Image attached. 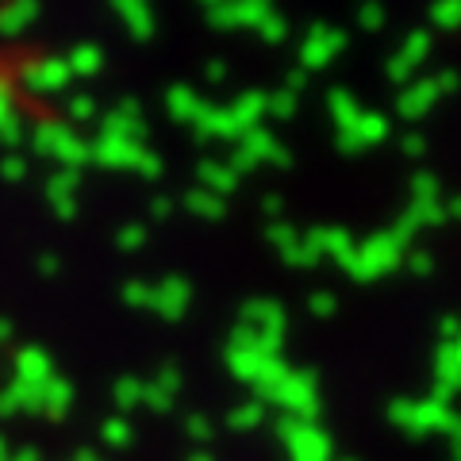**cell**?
Segmentation results:
<instances>
[{
  "label": "cell",
  "instance_id": "cell-1",
  "mask_svg": "<svg viewBox=\"0 0 461 461\" xmlns=\"http://www.w3.org/2000/svg\"><path fill=\"white\" fill-rule=\"evenodd\" d=\"M266 362H269V354H262L258 335H254L250 327H239L235 335H230V342H227V369L235 373L239 381H250L254 384Z\"/></svg>",
  "mask_w": 461,
  "mask_h": 461
},
{
  "label": "cell",
  "instance_id": "cell-2",
  "mask_svg": "<svg viewBox=\"0 0 461 461\" xmlns=\"http://www.w3.org/2000/svg\"><path fill=\"white\" fill-rule=\"evenodd\" d=\"M20 77H23V85H27L32 93H42V96H47V93H62L74 74H69V62H66V58L42 54V58H35V62H27V66H23V74H20Z\"/></svg>",
  "mask_w": 461,
  "mask_h": 461
},
{
  "label": "cell",
  "instance_id": "cell-3",
  "mask_svg": "<svg viewBox=\"0 0 461 461\" xmlns=\"http://www.w3.org/2000/svg\"><path fill=\"white\" fill-rule=\"evenodd\" d=\"M204 16H208L212 27H220V32H242V27H262V20L269 16V8L239 0V5H208Z\"/></svg>",
  "mask_w": 461,
  "mask_h": 461
},
{
  "label": "cell",
  "instance_id": "cell-4",
  "mask_svg": "<svg viewBox=\"0 0 461 461\" xmlns=\"http://www.w3.org/2000/svg\"><path fill=\"white\" fill-rule=\"evenodd\" d=\"M100 135H112V139H127V142H142L147 135V120H142V112L135 100H123L115 112H108L104 120H100Z\"/></svg>",
  "mask_w": 461,
  "mask_h": 461
},
{
  "label": "cell",
  "instance_id": "cell-5",
  "mask_svg": "<svg viewBox=\"0 0 461 461\" xmlns=\"http://www.w3.org/2000/svg\"><path fill=\"white\" fill-rule=\"evenodd\" d=\"M50 377H54V362H50V354L42 350V346H20V350H16V381L42 388Z\"/></svg>",
  "mask_w": 461,
  "mask_h": 461
},
{
  "label": "cell",
  "instance_id": "cell-6",
  "mask_svg": "<svg viewBox=\"0 0 461 461\" xmlns=\"http://www.w3.org/2000/svg\"><path fill=\"white\" fill-rule=\"evenodd\" d=\"M189 300H193V288L185 277H166L158 285V300H154V312L166 315V320H181L189 312Z\"/></svg>",
  "mask_w": 461,
  "mask_h": 461
},
{
  "label": "cell",
  "instance_id": "cell-7",
  "mask_svg": "<svg viewBox=\"0 0 461 461\" xmlns=\"http://www.w3.org/2000/svg\"><path fill=\"white\" fill-rule=\"evenodd\" d=\"M47 200L54 204V212L62 215V220H74V212H77V173L74 169H62L58 177H50Z\"/></svg>",
  "mask_w": 461,
  "mask_h": 461
},
{
  "label": "cell",
  "instance_id": "cell-8",
  "mask_svg": "<svg viewBox=\"0 0 461 461\" xmlns=\"http://www.w3.org/2000/svg\"><path fill=\"white\" fill-rule=\"evenodd\" d=\"M16 411H42V388L23 381L0 388V415H16Z\"/></svg>",
  "mask_w": 461,
  "mask_h": 461
},
{
  "label": "cell",
  "instance_id": "cell-9",
  "mask_svg": "<svg viewBox=\"0 0 461 461\" xmlns=\"http://www.w3.org/2000/svg\"><path fill=\"white\" fill-rule=\"evenodd\" d=\"M115 16L127 23V32L135 39H150L154 35V8H147L142 0H115Z\"/></svg>",
  "mask_w": 461,
  "mask_h": 461
},
{
  "label": "cell",
  "instance_id": "cell-10",
  "mask_svg": "<svg viewBox=\"0 0 461 461\" xmlns=\"http://www.w3.org/2000/svg\"><path fill=\"white\" fill-rule=\"evenodd\" d=\"M200 108H204V96H200L196 89H185V85H173L169 96H166V112L173 115V123H196Z\"/></svg>",
  "mask_w": 461,
  "mask_h": 461
},
{
  "label": "cell",
  "instance_id": "cell-11",
  "mask_svg": "<svg viewBox=\"0 0 461 461\" xmlns=\"http://www.w3.org/2000/svg\"><path fill=\"white\" fill-rule=\"evenodd\" d=\"M200 189H208L215 196H227V193H235V185H239V173L230 169V162H200Z\"/></svg>",
  "mask_w": 461,
  "mask_h": 461
},
{
  "label": "cell",
  "instance_id": "cell-12",
  "mask_svg": "<svg viewBox=\"0 0 461 461\" xmlns=\"http://www.w3.org/2000/svg\"><path fill=\"white\" fill-rule=\"evenodd\" d=\"M35 16H39V5H32V0H16V5H5V8H0V35H5V39L23 35L27 27L35 23Z\"/></svg>",
  "mask_w": 461,
  "mask_h": 461
},
{
  "label": "cell",
  "instance_id": "cell-13",
  "mask_svg": "<svg viewBox=\"0 0 461 461\" xmlns=\"http://www.w3.org/2000/svg\"><path fill=\"white\" fill-rule=\"evenodd\" d=\"M74 408V384L62 381V377H50L42 384V415H50V420H62Z\"/></svg>",
  "mask_w": 461,
  "mask_h": 461
},
{
  "label": "cell",
  "instance_id": "cell-14",
  "mask_svg": "<svg viewBox=\"0 0 461 461\" xmlns=\"http://www.w3.org/2000/svg\"><path fill=\"white\" fill-rule=\"evenodd\" d=\"M227 112H230V120H235L239 135H247V131L258 127V115L266 112V96L262 93H242L235 104H227Z\"/></svg>",
  "mask_w": 461,
  "mask_h": 461
},
{
  "label": "cell",
  "instance_id": "cell-15",
  "mask_svg": "<svg viewBox=\"0 0 461 461\" xmlns=\"http://www.w3.org/2000/svg\"><path fill=\"white\" fill-rule=\"evenodd\" d=\"M66 62H69V74L74 77H93V74H100V66H104V50L93 47V42H77V47L66 54Z\"/></svg>",
  "mask_w": 461,
  "mask_h": 461
},
{
  "label": "cell",
  "instance_id": "cell-16",
  "mask_svg": "<svg viewBox=\"0 0 461 461\" xmlns=\"http://www.w3.org/2000/svg\"><path fill=\"white\" fill-rule=\"evenodd\" d=\"M74 131L69 123H58V120H47V123H39L35 127V135H32V147H35V154H47V158H54V150L62 147V139Z\"/></svg>",
  "mask_w": 461,
  "mask_h": 461
},
{
  "label": "cell",
  "instance_id": "cell-17",
  "mask_svg": "<svg viewBox=\"0 0 461 461\" xmlns=\"http://www.w3.org/2000/svg\"><path fill=\"white\" fill-rule=\"evenodd\" d=\"M185 208H189L193 215H200V220H220L223 215V196H215V193H208V189H196L185 196Z\"/></svg>",
  "mask_w": 461,
  "mask_h": 461
},
{
  "label": "cell",
  "instance_id": "cell-18",
  "mask_svg": "<svg viewBox=\"0 0 461 461\" xmlns=\"http://www.w3.org/2000/svg\"><path fill=\"white\" fill-rule=\"evenodd\" d=\"M112 396H115V408H120V411H131V408H139V403H142V396H147V381L123 377V381H115Z\"/></svg>",
  "mask_w": 461,
  "mask_h": 461
},
{
  "label": "cell",
  "instance_id": "cell-19",
  "mask_svg": "<svg viewBox=\"0 0 461 461\" xmlns=\"http://www.w3.org/2000/svg\"><path fill=\"white\" fill-rule=\"evenodd\" d=\"M281 384H285V366L269 357V362L262 366V373H258L254 388H258V396H266V400H269V396H277V393H281Z\"/></svg>",
  "mask_w": 461,
  "mask_h": 461
},
{
  "label": "cell",
  "instance_id": "cell-20",
  "mask_svg": "<svg viewBox=\"0 0 461 461\" xmlns=\"http://www.w3.org/2000/svg\"><path fill=\"white\" fill-rule=\"evenodd\" d=\"M123 300H127L131 308H150V312H154L158 285H154V281H127V285H123Z\"/></svg>",
  "mask_w": 461,
  "mask_h": 461
},
{
  "label": "cell",
  "instance_id": "cell-21",
  "mask_svg": "<svg viewBox=\"0 0 461 461\" xmlns=\"http://www.w3.org/2000/svg\"><path fill=\"white\" fill-rule=\"evenodd\" d=\"M258 420H262V400H250V403H239L235 411L227 415V423H230V430H247V427H254Z\"/></svg>",
  "mask_w": 461,
  "mask_h": 461
},
{
  "label": "cell",
  "instance_id": "cell-22",
  "mask_svg": "<svg viewBox=\"0 0 461 461\" xmlns=\"http://www.w3.org/2000/svg\"><path fill=\"white\" fill-rule=\"evenodd\" d=\"M69 120H74V123H93L96 120V100H93V93L69 96Z\"/></svg>",
  "mask_w": 461,
  "mask_h": 461
},
{
  "label": "cell",
  "instance_id": "cell-23",
  "mask_svg": "<svg viewBox=\"0 0 461 461\" xmlns=\"http://www.w3.org/2000/svg\"><path fill=\"white\" fill-rule=\"evenodd\" d=\"M104 442H108V446H127V442H131V423L120 420V415H115V420H108V423H104Z\"/></svg>",
  "mask_w": 461,
  "mask_h": 461
},
{
  "label": "cell",
  "instance_id": "cell-24",
  "mask_svg": "<svg viewBox=\"0 0 461 461\" xmlns=\"http://www.w3.org/2000/svg\"><path fill=\"white\" fill-rule=\"evenodd\" d=\"M23 173H27V158L23 154H5V158H0V177L23 181Z\"/></svg>",
  "mask_w": 461,
  "mask_h": 461
},
{
  "label": "cell",
  "instance_id": "cell-25",
  "mask_svg": "<svg viewBox=\"0 0 461 461\" xmlns=\"http://www.w3.org/2000/svg\"><path fill=\"white\" fill-rule=\"evenodd\" d=\"M115 242H120L123 250H139L142 242H147V227H139V223H131V227H123L120 235H115Z\"/></svg>",
  "mask_w": 461,
  "mask_h": 461
},
{
  "label": "cell",
  "instance_id": "cell-26",
  "mask_svg": "<svg viewBox=\"0 0 461 461\" xmlns=\"http://www.w3.org/2000/svg\"><path fill=\"white\" fill-rule=\"evenodd\" d=\"M142 403H147V408H158V411H169V408H173V396L162 393V388L150 381V384H147V396H142Z\"/></svg>",
  "mask_w": 461,
  "mask_h": 461
},
{
  "label": "cell",
  "instance_id": "cell-27",
  "mask_svg": "<svg viewBox=\"0 0 461 461\" xmlns=\"http://www.w3.org/2000/svg\"><path fill=\"white\" fill-rule=\"evenodd\" d=\"M154 384L162 388V393L177 396V388H181V377H177V369H173V366H166V369H162V373H158V377H154Z\"/></svg>",
  "mask_w": 461,
  "mask_h": 461
},
{
  "label": "cell",
  "instance_id": "cell-28",
  "mask_svg": "<svg viewBox=\"0 0 461 461\" xmlns=\"http://www.w3.org/2000/svg\"><path fill=\"white\" fill-rule=\"evenodd\" d=\"M185 427H189V438H196V442H204V438L215 435L212 423L204 420V415H189V423H185Z\"/></svg>",
  "mask_w": 461,
  "mask_h": 461
},
{
  "label": "cell",
  "instance_id": "cell-29",
  "mask_svg": "<svg viewBox=\"0 0 461 461\" xmlns=\"http://www.w3.org/2000/svg\"><path fill=\"white\" fill-rule=\"evenodd\" d=\"M262 35H266V39H281V35H285V23L266 16V20H262Z\"/></svg>",
  "mask_w": 461,
  "mask_h": 461
},
{
  "label": "cell",
  "instance_id": "cell-30",
  "mask_svg": "<svg viewBox=\"0 0 461 461\" xmlns=\"http://www.w3.org/2000/svg\"><path fill=\"white\" fill-rule=\"evenodd\" d=\"M8 339H12V323L0 320V346H8Z\"/></svg>",
  "mask_w": 461,
  "mask_h": 461
},
{
  "label": "cell",
  "instance_id": "cell-31",
  "mask_svg": "<svg viewBox=\"0 0 461 461\" xmlns=\"http://www.w3.org/2000/svg\"><path fill=\"white\" fill-rule=\"evenodd\" d=\"M8 461H39V454L35 450H20V454H12Z\"/></svg>",
  "mask_w": 461,
  "mask_h": 461
},
{
  "label": "cell",
  "instance_id": "cell-32",
  "mask_svg": "<svg viewBox=\"0 0 461 461\" xmlns=\"http://www.w3.org/2000/svg\"><path fill=\"white\" fill-rule=\"evenodd\" d=\"M223 74H227L223 62H212V66H208V77H212V81H215V77H223Z\"/></svg>",
  "mask_w": 461,
  "mask_h": 461
},
{
  "label": "cell",
  "instance_id": "cell-33",
  "mask_svg": "<svg viewBox=\"0 0 461 461\" xmlns=\"http://www.w3.org/2000/svg\"><path fill=\"white\" fill-rule=\"evenodd\" d=\"M150 212H154V215H166V212H169V200H154Z\"/></svg>",
  "mask_w": 461,
  "mask_h": 461
},
{
  "label": "cell",
  "instance_id": "cell-34",
  "mask_svg": "<svg viewBox=\"0 0 461 461\" xmlns=\"http://www.w3.org/2000/svg\"><path fill=\"white\" fill-rule=\"evenodd\" d=\"M8 457H12V450H8V442L0 438V461H8Z\"/></svg>",
  "mask_w": 461,
  "mask_h": 461
},
{
  "label": "cell",
  "instance_id": "cell-35",
  "mask_svg": "<svg viewBox=\"0 0 461 461\" xmlns=\"http://www.w3.org/2000/svg\"><path fill=\"white\" fill-rule=\"evenodd\" d=\"M189 461H215V457H208V454H193Z\"/></svg>",
  "mask_w": 461,
  "mask_h": 461
}]
</instances>
